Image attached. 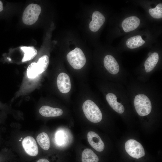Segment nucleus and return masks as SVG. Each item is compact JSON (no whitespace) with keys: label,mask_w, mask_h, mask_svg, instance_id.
<instances>
[{"label":"nucleus","mask_w":162,"mask_h":162,"mask_svg":"<svg viewBox=\"0 0 162 162\" xmlns=\"http://www.w3.org/2000/svg\"><path fill=\"white\" fill-rule=\"evenodd\" d=\"M83 112L87 118L91 122L96 123L100 122L102 115L100 109L93 101L87 100L82 106Z\"/></svg>","instance_id":"f257e3e1"},{"label":"nucleus","mask_w":162,"mask_h":162,"mask_svg":"<svg viewBox=\"0 0 162 162\" xmlns=\"http://www.w3.org/2000/svg\"><path fill=\"white\" fill-rule=\"evenodd\" d=\"M134 103L136 110L140 116H147L151 112L152 108L151 103L146 95L140 94L136 95Z\"/></svg>","instance_id":"f03ea898"},{"label":"nucleus","mask_w":162,"mask_h":162,"mask_svg":"<svg viewBox=\"0 0 162 162\" xmlns=\"http://www.w3.org/2000/svg\"><path fill=\"white\" fill-rule=\"evenodd\" d=\"M67 60L70 65L74 69L82 68L86 62L85 55L82 50L76 47L69 52L67 55Z\"/></svg>","instance_id":"7ed1b4c3"},{"label":"nucleus","mask_w":162,"mask_h":162,"mask_svg":"<svg viewBox=\"0 0 162 162\" xmlns=\"http://www.w3.org/2000/svg\"><path fill=\"white\" fill-rule=\"evenodd\" d=\"M41 11L40 6L37 4H31L25 8L22 15V21L26 25L34 23L38 18Z\"/></svg>","instance_id":"20e7f679"},{"label":"nucleus","mask_w":162,"mask_h":162,"mask_svg":"<svg viewBox=\"0 0 162 162\" xmlns=\"http://www.w3.org/2000/svg\"><path fill=\"white\" fill-rule=\"evenodd\" d=\"M127 152L132 157L139 159L145 155L144 149L142 145L134 139H130L126 142L125 145Z\"/></svg>","instance_id":"39448f33"},{"label":"nucleus","mask_w":162,"mask_h":162,"mask_svg":"<svg viewBox=\"0 0 162 162\" xmlns=\"http://www.w3.org/2000/svg\"><path fill=\"white\" fill-rule=\"evenodd\" d=\"M22 146L26 153L31 157L37 156L38 149L36 141L32 136L25 137L22 141Z\"/></svg>","instance_id":"423d86ee"},{"label":"nucleus","mask_w":162,"mask_h":162,"mask_svg":"<svg viewBox=\"0 0 162 162\" xmlns=\"http://www.w3.org/2000/svg\"><path fill=\"white\" fill-rule=\"evenodd\" d=\"M57 84L59 91L63 93L68 92L71 88L70 80L69 76L66 73H61L58 76Z\"/></svg>","instance_id":"0eeeda50"},{"label":"nucleus","mask_w":162,"mask_h":162,"mask_svg":"<svg viewBox=\"0 0 162 162\" xmlns=\"http://www.w3.org/2000/svg\"><path fill=\"white\" fill-rule=\"evenodd\" d=\"M88 141L90 146L96 151L101 152L104 148V144L100 137L96 133L90 131L87 134Z\"/></svg>","instance_id":"6e6552de"},{"label":"nucleus","mask_w":162,"mask_h":162,"mask_svg":"<svg viewBox=\"0 0 162 162\" xmlns=\"http://www.w3.org/2000/svg\"><path fill=\"white\" fill-rule=\"evenodd\" d=\"M105 21V18L100 12L98 11H94L92 15V20L89 24L90 29L93 32L97 31Z\"/></svg>","instance_id":"1a4fd4ad"},{"label":"nucleus","mask_w":162,"mask_h":162,"mask_svg":"<svg viewBox=\"0 0 162 162\" xmlns=\"http://www.w3.org/2000/svg\"><path fill=\"white\" fill-rule=\"evenodd\" d=\"M104 64L106 70L111 74H117L119 70V64L112 56L108 55L104 58Z\"/></svg>","instance_id":"9d476101"},{"label":"nucleus","mask_w":162,"mask_h":162,"mask_svg":"<svg viewBox=\"0 0 162 162\" xmlns=\"http://www.w3.org/2000/svg\"><path fill=\"white\" fill-rule=\"evenodd\" d=\"M140 24V19L136 16H132L125 18L122 22V26L124 31L127 32L136 29Z\"/></svg>","instance_id":"9b49d317"},{"label":"nucleus","mask_w":162,"mask_h":162,"mask_svg":"<svg viewBox=\"0 0 162 162\" xmlns=\"http://www.w3.org/2000/svg\"><path fill=\"white\" fill-rule=\"evenodd\" d=\"M106 100L110 106L115 111L120 113H123L124 108L123 105L117 101V98L114 94L110 93L106 96Z\"/></svg>","instance_id":"f8f14e48"},{"label":"nucleus","mask_w":162,"mask_h":162,"mask_svg":"<svg viewBox=\"0 0 162 162\" xmlns=\"http://www.w3.org/2000/svg\"><path fill=\"white\" fill-rule=\"evenodd\" d=\"M40 113L46 117H57L63 114L62 110L59 108H53L48 106H44L39 110Z\"/></svg>","instance_id":"ddd939ff"},{"label":"nucleus","mask_w":162,"mask_h":162,"mask_svg":"<svg viewBox=\"0 0 162 162\" xmlns=\"http://www.w3.org/2000/svg\"><path fill=\"white\" fill-rule=\"evenodd\" d=\"M158 54L156 52L152 53L146 59L144 63L145 70L148 73L152 71L155 67L159 60Z\"/></svg>","instance_id":"4468645a"},{"label":"nucleus","mask_w":162,"mask_h":162,"mask_svg":"<svg viewBox=\"0 0 162 162\" xmlns=\"http://www.w3.org/2000/svg\"><path fill=\"white\" fill-rule=\"evenodd\" d=\"M81 162H98L97 155L91 149H85L81 155Z\"/></svg>","instance_id":"2eb2a0df"},{"label":"nucleus","mask_w":162,"mask_h":162,"mask_svg":"<svg viewBox=\"0 0 162 162\" xmlns=\"http://www.w3.org/2000/svg\"><path fill=\"white\" fill-rule=\"evenodd\" d=\"M145 43V41L142 39L141 35H137L128 39L126 42V45L129 48L133 49L139 47Z\"/></svg>","instance_id":"dca6fc26"},{"label":"nucleus","mask_w":162,"mask_h":162,"mask_svg":"<svg viewBox=\"0 0 162 162\" xmlns=\"http://www.w3.org/2000/svg\"><path fill=\"white\" fill-rule=\"evenodd\" d=\"M20 49L24 53L23 57L22 60V62L32 60L37 54V51L33 46H23L21 47Z\"/></svg>","instance_id":"f3484780"},{"label":"nucleus","mask_w":162,"mask_h":162,"mask_svg":"<svg viewBox=\"0 0 162 162\" xmlns=\"http://www.w3.org/2000/svg\"><path fill=\"white\" fill-rule=\"evenodd\" d=\"M36 140L39 145L44 150H47L49 149L50 145V140L46 133H40L37 136Z\"/></svg>","instance_id":"a211bd4d"},{"label":"nucleus","mask_w":162,"mask_h":162,"mask_svg":"<svg viewBox=\"0 0 162 162\" xmlns=\"http://www.w3.org/2000/svg\"><path fill=\"white\" fill-rule=\"evenodd\" d=\"M49 62V57L46 55L43 56L39 59L37 64L40 74H41L46 70Z\"/></svg>","instance_id":"6ab92c4d"},{"label":"nucleus","mask_w":162,"mask_h":162,"mask_svg":"<svg viewBox=\"0 0 162 162\" xmlns=\"http://www.w3.org/2000/svg\"><path fill=\"white\" fill-rule=\"evenodd\" d=\"M27 74L29 78H34L40 74L37 63L33 62L28 67L27 69Z\"/></svg>","instance_id":"aec40b11"},{"label":"nucleus","mask_w":162,"mask_h":162,"mask_svg":"<svg viewBox=\"0 0 162 162\" xmlns=\"http://www.w3.org/2000/svg\"><path fill=\"white\" fill-rule=\"evenodd\" d=\"M55 138L56 143L60 146L65 144L68 139L67 134L65 132L62 130L56 132Z\"/></svg>","instance_id":"412c9836"},{"label":"nucleus","mask_w":162,"mask_h":162,"mask_svg":"<svg viewBox=\"0 0 162 162\" xmlns=\"http://www.w3.org/2000/svg\"><path fill=\"white\" fill-rule=\"evenodd\" d=\"M149 13L151 16L155 19H160L162 17V4H158L154 8L149 10Z\"/></svg>","instance_id":"4be33fe9"},{"label":"nucleus","mask_w":162,"mask_h":162,"mask_svg":"<svg viewBox=\"0 0 162 162\" xmlns=\"http://www.w3.org/2000/svg\"><path fill=\"white\" fill-rule=\"evenodd\" d=\"M36 162H50L46 158H41L38 160Z\"/></svg>","instance_id":"5701e85b"},{"label":"nucleus","mask_w":162,"mask_h":162,"mask_svg":"<svg viewBox=\"0 0 162 162\" xmlns=\"http://www.w3.org/2000/svg\"><path fill=\"white\" fill-rule=\"evenodd\" d=\"M3 9V3L0 0V12L2 11Z\"/></svg>","instance_id":"b1692460"},{"label":"nucleus","mask_w":162,"mask_h":162,"mask_svg":"<svg viewBox=\"0 0 162 162\" xmlns=\"http://www.w3.org/2000/svg\"><path fill=\"white\" fill-rule=\"evenodd\" d=\"M152 53H151V52H149L148 53V56H150L152 54Z\"/></svg>","instance_id":"393cba45"},{"label":"nucleus","mask_w":162,"mask_h":162,"mask_svg":"<svg viewBox=\"0 0 162 162\" xmlns=\"http://www.w3.org/2000/svg\"><path fill=\"white\" fill-rule=\"evenodd\" d=\"M2 158H0V162H2Z\"/></svg>","instance_id":"a878e982"},{"label":"nucleus","mask_w":162,"mask_h":162,"mask_svg":"<svg viewBox=\"0 0 162 162\" xmlns=\"http://www.w3.org/2000/svg\"><path fill=\"white\" fill-rule=\"evenodd\" d=\"M22 137H21V139H20V140H21L22 139Z\"/></svg>","instance_id":"bb28decb"},{"label":"nucleus","mask_w":162,"mask_h":162,"mask_svg":"<svg viewBox=\"0 0 162 162\" xmlns=\"http://www.w3.org/2000/svg\"><path fill=\"white\" fill-rule=\"evenodd\" d=\"M19 141H21V140H20H20H19Z\"/></svg>","instance_id":"cd10ccee"}]
</instances>
